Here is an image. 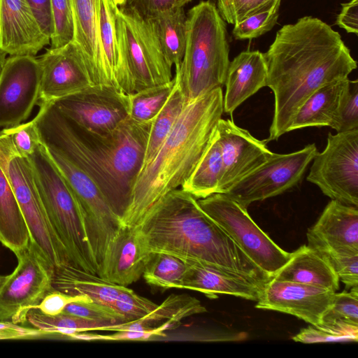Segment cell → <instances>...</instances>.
<instances>
[{"mask_svg":"<svg viewBox=\"0 0 358 358\" xmlns=\"http://www.w3.org/2000/svg\"><path fill=\"white\" fill-rule=\"evenodd\" d=\"M222 172V160L217 128L201 158L181 186L196 199L217 193Z\"/></svg>","mask_w":358,"mask_h":358,"instance_id":"4dcf8cb0","label":"cell"},{"mask_svg":"<svg viewBox=\"0 0 358 358\" xmlns=\"http://www.w3.org/2000/svg\"><path fill=\"white\" fill-rule=\"evenodd\" d=\"M177 326L171 322H164L162 325L155 327L148 331H117L114 334L101 335L87 333V331L78 332L69 336L73 340L79 341H148L155 336H164L165 330L172 329Z\"/></svg>","mask_w":358,"mask_h":358,"instance_id":"bcb514c9","label":"cell"},{"mask_svg":"<svg viewBox=\"0 0 358 358\" xmlns=\"http://www.w3.org/2000/svg\"><path fill=\"white\" fill-rule=\"evenodd\" d=\"M337 132L358 129V81H351L341 108L334 129Z\"/></svg>","mask_w":358,"mask_h":358,"instance_id":"7dc6e473","label":"cell"},{"mask_svg":"<svg viewBox=\"0 0 358 358\" xmlns=\"http://www.w3.org/2000/svg\"><path fill=\"white\" fill-rule=\"evenodd\" d=\"M152 255L138 227L122 225L107 245L97 275L109 282L127 287L143 275Z\"/></svg>","mask_w":358,"mask_h":358,"instance_id":"d6986e66","label":"cell"},{"mask_svg":"<svg viewBox=\"0 0 358 358\" xmlns=\"http://www.w3.org/2000/svg\"><path fill=\"white\" fill-rule=\"evenodd\" d=\"M322 326L327 327H358V286L350 292H335L329 307L322 318Z\"/></svg>","mask_w":358,"mask_h":358,"instance_id":"74e56055","label":"cell"},{"mask_svg":"<svg viewBox=\"0 0 358 358\" xmlns=\"http://www.w3.org/2000/svg\"><path fill=\"white\" fill-rule=\"evenodd\" d=\"M138 229L152 253L222 267L264 283L272 278L201 208L197 199L182 188L169 192L157 202Z\"/></svg>","mask_w":358,"mask_h":358,"instance_id":"3957f363","label":"cell"},{"mask_svg":"<svg viewBox=\"0 0 358 358\" xmlns=\"http://www.w3.org/2000/svg\"><path fill=\"white\" fill-rule=\"evenodd\" d=\"M37 59L40 103H53L94 85L84 56L73 41L50 47Z\"/></svg>","mask_w":358,"mask_h":358,"instance_id":"2e32d148","label":"cell"},{"mask_svg":"<svg viewBox=\"0 0 358 358\" xmlns=\"http://www.w3.org/2000/svg\"><path fill=\"white\" fill-rule=\"evenodd\" d=\"M292 340L295 342L303 343L357 342L358 331L310 324L308 327L302 329L297 334L294 336Z\"/></svg>","mask_w":358,"mask_h":358,"instance_id":"ee69618b","label":"cell"},{"mask_svg":"<svg viewBox=\"0 0 358 358\" xmlns=\"http://www.w3.org/2000/svg\"><path fill=\"white\" fill-rule=\"evenodd\" d=\"M97 30L102 61V85L121 92L115 29L118 6L113 0H97Z\"/></svg>","mask_w":358,"mask_h":358,"instance_id":"83f0119b","label":"cell"},{"mask_svg":"<svg viewBox=\"0 0 358 358\" xmlns=\"http://www.w3.org/2000/svg\"><path fill=\"white\" fill-rule=\"evenodd\" d=\"M78 301H92L87 296L71 295L52 289L34 309L48 315H57L63 313L68 304Z\"/></svg>","mask_w":358,"mask_h":358,"instance_id":"c3c4849f","label":"cell"},{"mask_svg":"<svg viewBox=\"0 0 358 358\" xmlns=\"http://www.w3.org/2000/svg\"><path fill=\"white\" fill-rule=\"evenodd\" d=\"M329 262L334 271L348 288L358 286V252H319Z\"/></svg>","mask_w":358,"mask_h":358,"instance_id":"f6af8a7d","label":"cell"},{"mask_svg":"<svg viewBox=\"0 0 358 358\" xmlns=\"http://www.w3.org/2000/svg\"><path fill=\"white\" fill-rule=\"evenodd\" d=\"M51 336L34 327L22 326L9 320H0V340H31Z\"/></svg>","mask_w":358,"mask_h":358,"instance_id":"681fc988","label":"cell"},{"mask_svg":"<svg viewBox=\"0 0 358 358\" xmlns=\"http://www.w3.org/2000/svg\"><path fill=\"white\" fill-rule=\"evenodd\" d=\"M15 255L17 265L0 286V320L24 324L28 313L53 289L55 266L31 239Z\"/></svg>","mask_w":358,"mask_h":358,"instance_id":"9c48e42d","label":"cell"},{"mask_svg":"<svg viewBox=\"0 0 358 358\" xmlns=\"http://www.w3.org/2000/svg\"><path fill=\"white\" fill-rule=\"evenodd\" d=\"M197 202L247 257L271 278L290 259L291 252L280 248L253 221L246 208L225 194L215 193L197 199Z\"/></svg>","mask_w":358,"mask_h":358,"instance_id":"ba28073f","label":"cell"},{"mask_svg":"<svg viewBox=\"0 0 358 358\" xmlns=\"http://www.w3.org/2000/svg\"><path fill=\"white\" fill-rule=\"evenodd\" d=\"M53 32L50 47L63 46L73 38L74 26L70 0H51Z\"/></svg>","mask_w":358,"mask_h":358,"instance_id":"60d3db41","label":"cell"},{"mask_svg":"<svg viewBox=\"0 0 358 358\" xmlns=\"http://www.w3.org/2000/svg\"><path fill=\"white\" fill-rule=\"evenodd\" d=\"M73 41L81 50L94 85H102V61L97 30V0H70Z\"/></svg>","mask_w":358,"mask_h":358,"instance_id":"484cf974","label":"cell"},{"mask_svg":"<svg viewBox=\"0 0 358 358\" xmlns=\"http://www.w3.org/2000/svg\"><path fill=\"white\" fill-rule=\"evenodd\" d=\"M7 275H0V286L3 284Z\"/></svg>","mask_w":358,"mask_h":358,"instance_id":"6f0895ef","label":"cell"},{"mask_svg":"<svg viewBox=\"0 0 358 358\" xmlns=\"http://www.w3.org/2000/svg\"><path fill=\"white\" fill-rule=\"evenodd\" d=\"M176 83L172 80L128 94L129 117L138 122H152L168 101Z\"/></svg>","mask_w":358,"mask_h":358,"instance_id":"e575fe53","label":"cell"},{"mask_svg":"<svg viewBox=\"0 0 358 358\" xmlns=\"http://www.w3.org/2000/svg\"><path fill=\"white\" fill-rule=\"evenodd\" d=\"M40 68L37 57H6L0 75V128L17 126L30 115L39 101Z\"/></svg>","mask_w":358,"mask_h":358,"instance_id":"9a60e30c","label":"cell"},{"mask_svg":"<svg viewBox=\"0 0 358 358\" xmlns=\"http://www.w3.org/2000/svg\"><path fill=\"white\" fill-rule=\"evenodd\" d=\"M63 313L107 324L126 322L124 317L111 306L94 301H78L68 304Z\"/></svg>","mask_w":358,"mask_h":358,"instance_id":"b9f144b4","label":"cell"},{"mask_svg":"<svg viewBox=\"0 0 358 358\" xmlns=\"http://www.w3.org/2000/svg\"><path fill=\"white\" fill-rule=\"evenodd\" d=\"M177 6V0H127L124 6L133 9L143 18L150 19Z\"/></svg>","mask_w":358,"mask_h":358,"instance_id":"f907efd6","label":"cell"},{"mask_svg":"<svg viewBox=\"0 0 358 358\" xmlns=\"http://www.w3.org/2000/svg\"><path fill=\"white\" fill-rule=\"evenodd\" d=\"M6 55H7L4 52L0 50V75L6 62Z\"/></svg>","mask_w":358,"mask_h":358,"instance_id":"db71d44e","label":"cell"},{"mask_svg":"<svg viewBox=\"0 0 358 358\" xmlns=\"http://www.w3.org/2000/svg\"><path fill=\"white\" fill-rule=\"evenodd\" d=\"M199 300L187 294H171L148 315L138 320L151 324L169 321L179 326L180 320L206 312Z\"/></svg>","mask_w":358,"mask_h":358,"instance_id":"8d00e7d4","label":"cell"},{"mask_svg":"<svg viewBox=\"0 0 358 358\" xmlns=\"http://www.w3.org/2000/svg\"><path fill=\"white\" fill-rule=\"evenodd\" d=\"M336 24L349 34H358V0L341 4Z\"/></svg>","mask_w":358,"mask_h":358,"instance_id":"f5cc1de1","label":"cell"},{"mask_svg":"<svg viewBox=\"0 0 358 358\" xmlns=\"http://www.w3.org/2000/svg\"><path fill=\"white\" fill-rule=\"evenodd\" d=\"M317 152L311 143L291 153H273L224 194L246 208L255 201L281 194L301 182Z\"/></svg>","mask_w":358,"mask_h":358,"instance_id":"4fadbf2b","label":"cell"},{"mask_svg":"<svg viewBox=\"0 0 358 358\" xmlns=\"http://www.w3.org/2000/svg\"><path fill=\"white\" fill-rule=\"evenodd\" d=\"M272 278L324 287L334 292L339 288L340 280L328 259L308 245L291 252L289 261Z\"/></svg>","mask_w":358,"mask_h":358,"instance_id":"cb8c5ba5","label":"cell"},{"mask_svg":"<svg viewBox=\"0 0 358 358\" xmlns=\"http://www.w3.org/2000/svg\"><path fill=\"white\" fill-rule=\"evenodd\" d=\"M0 167L13 189L31 240L55 268L69 264L66 252L46 215L28 158L0 153Z\"/></svg>","mask_w":358,"mask_h":358,"instance_id":"7c38bea8","label":"cell"},{"mask_svg":"<svg viewBox=\"0 0 358 358\" xmlns=\"http://www.w3.org/2000/svg\"><path fill=\"white\" fill-rule=\"evenodd\" d=\"M224 113L222 88L188 102L133 187L122 225L138 227L164 195L181 187L206 151Z\"/></svg>","mask_w":358,"mask_h":358,"instance_id":"277c9868","label":"cell"},{"mask_svg":"<svg viewBox=\"0 0 358 358\" xmlns=\"http://www.w3.org/2000/svg\"><path fill=\"white\" fill-rule=\"evenodd\" d=\"M119 73L122 91L131 94L172 80L166 60L148 19L122 6L115 12Z\"/></svg>","mask_w":358,"mask_h":358,"instance_id":"52a82bcc","label":"cell"},{"mask_svg":"<svg viewBox=\"0 0 358 358\" xmlns=\"http://www.w3.org/2000/svg\"><path fill=\"white\" fill-rule=\"evenodd\" d=\"M39 103L34 119L42 143L56 148L86 173L121 220L143 164L152 122L129 117L113 131L96 134L73 124L53 103Z\"/></svg>","mask_w":358,"mask_h":358,"instance_id":"7a4b0ae2","label":"cell"},{"mask_svg":"<svg viewBox=\"0 0 358 358\" xmlns=\"http://www.w3.org/2000/svg\"><path fill=\"white\" fill-rule=\"evenodd\" d=\"M53 104L73 124L96 134L113 131L129 117L128 94L110 86L94 85Z\"/></svg>","mask_w":358,"mask_h":358,"instance_id":"5bb4252c","label":"cell"},{"mask_svg":"<svg viewBox=\"0 0 358 358\" xmlns=\"http://www.w3.org/2000/svg\"><path fill=\"white\" fill-rule=\"evenodd\" d=\"M111 306L124 317L126 322H129L143 318L151 313L157 304L124 287Z\"/></svg>","mask_w":358,"mask_h":358,"instance_id":"7bdbcfd3","label":"cell"},{"mask_svg":"<svg viewBox=\"0 0 358 358\" xmlns=\"http://www.w3.org/2000/svg\"><path fill=\"white\" fill-rule=\"evenodd\" d=\"M187 103L176 80L168 101L152 121L143 166L155 157Z\"/></svg>","mask_w":358,"mask_h":358,"instance_id":"1f68e13d","label":"cell"},{"mask_svg":"<svg viewBox=\"0 0 358 358\" xmlns=\"http://www.w3.org/2000/svg\"><path fill=\"white\" fill-rule=\"evenodd\" d=\"M267 68L264 53L246 50L229 62L223 95L224 112L232 115L245 100L266 87Z\"/></svg>","mask_w":358,"mask_h":358,"instance_id":"603a6c76","label":"cell"},{"mask_svg":"<svg viewBox=\"0 0 358 358\" xmlns=\"http://www.w3.org/2000/svg\"><path fill=\"white\" fill-rule=\"evenodd\" d=\"M42 143L34 119L0 130V153L28 158Z\"/></svg>","mask_w":358,"mask_h":358,"instance_id":"d590c367","label":"cell"},{"mask_svg":"<svg viewBox=\"0 0 358 358\" xmlns=\"http://www.w3.org/2000/svg\"><path fill=\"white\" fill-rule=\"evenodd\" d=\"M281 2L271 8L252 15L234 24L232 35L236 39H253L271 30L276 24Z\"/></svg>","mask_w":358,"mask_h":358,"instance_id":"f35d334b","label":"cell"},{"mask_svg":"<svg viewBox=\"0 0 358 358\" xmlns=\"http://www.w3.org/2000/svg\"><path fill=\"white\" fill-rule=\"evenodd\" d=\"M222 172L217 193L234 185L267 162L273 155L265 141L255 138L231 120L220 119L217 126Z\"/></svg>","mask_w":358,"mask_h":358,"instance_id":"e0dca14e","label":"cell"},{"mask_svg":"<svg viewBox=\"0 0 358 358\" xmlns=\"http://www.w3.org/2000/svg\"><path fill=\"white\" fill-rule=\"evenodd\" d=\"M307 238L308 245L318 252H358V208L331 200Z\"/></svg>","mask_w":358,"mask_h":358,"instance_id":"7402d4cb","label":"cell"},{"mask_svg":"<svg viewBox=\"0 0 358 358\" xmlns=\"http://www.w3.org/2000/svg\"><path fill=\"white\" fill-rule=\"evenodd\" d=\"M187 267L186 262L175 256L152 253L142 276L151 286L162 289L182 288Z\"/></svg>","mask_w":358,"mask_h":358,"instance_id":"836d02e7","label":"cell"},{"mask_svg":"<svg viewBox=\"0 0 358 358\" xmlns=\"http://www.w3.org/2000/svg\"><path fill=\"white\" fill-rule=\"evenodd\" d=\"M186 19L184 6H175L148 19L169 63L179 67L186 45Z\"/></svg>","mask_w":358,"mask_h":358,"instance_id":"f546056e","label":"cell"},{"mask_svg":"<svg viewBox=\"0 0 358 358\" xmlns=\"http://www.w3.org/2000/svg\"><path fill=\"white\" fill-rule=\"evenodd\" d=\"M30 239L13 189L0 167V242L16 255Z\"/></svg>","mask_w":358,"mask_h":358,"instance_id":"f1b7e54d","label":"cell"},{"mask_svg":"<svg viewBox=\"0 0 358 358\" xmlns=\"http://www.w3.org/2000/svg\"><path fill=\"white\" fill-rule=\"evenodd\" d=\"M350 80L346 78L326 85L313 93L299 108L288 131L312 127L334 129Z\"/></svg>","mask_w":358,"mask_h":358,"instance_id":"d4e9b609","label":"cell"},{"mask_svg":"<svg viewBox=\"0 0 358 358\" xmlns=\"http://www.w3.org/2000/svg\"><path fill=\"white\" fill-rule=\"evenodd\" d=\"M28 159L46 215L69 264L97 274L99 266L87 237L84 215L71 188L43 143Z\"/></svg>","mask_w":358,"mask_h":358,"instance_id":"8992f818","label":"cell"},{"mask_svg":"<svg viewBox=\"0 0 358 358\" xmlns=\"http://www.w3.org/2000/svg\"><path fill=\"white\" fill-rule=\"evenodd\" d=\"M27 322L33 327L50 334H59L66 337L78 332L101 331L103 327L110 325L65 313L48 315L37 309H31L28 313Z\"/></svg>","mask_w":358,"mask_h":358,"instance_id":"d6a6232c","label":"cell"},{"mask_svg":"<svg viewBox=\"0 0 358 358\" xmlns=\"http://www.w3.org/2000/svg\"><path fill=\"white\" fill-rule=\"evenodd\" d=\"M192 0H177L179 6H184L186 3L192 1Z\"/></svg>","mask_w":358,"mask_h":358,"instance_id":"9f6ffc18","label":"cell"},{"mask_svg":"<svg viewBox=\"0 0 358 358\" xmlns=\"http://www.w3.org/2000/svg\"><path fill=\"white\" fill-rule=\"evenodd\" d=\"M281 0H217V8L227 23L236 24L246 17L271 8Z\"/></svg>","mask_w":358,"mask_h":358,"instance_id":"ab89813d","label":"cell"},{"mask_svg":"<svg viewBox=\"0 0 358 358\" xmlns=\"http://www.w3.org/2000/svg\"><path fill=\"white\" fill-rule=\"evenodd\" d=\"M313 161L307 180L331 200L358 208V129L329 133Z\"/></svg>","mask_w":358,"mask_h":358,"instance_id":"30bf717a","label":"cell"},{"mask_svg":"<svg viewBox=\"0 0 358 358\" xmlns=\"http://www.w3.org/2000/svg\"><path fill=\"white\" fill-rule=\"evenodd\" d=\"M186 262L187 267L182 289L199 292L211 299L224 294L257 301L266 284L222 267L199 262Z\"/></svg>","mask_w":358,"mask_h":358,"instance_id":"44dd1931","label":"cell"},{"mask_svg":"<svg viewBox=\"0 0 358 358\" xmlns=\"http://www.w3.org/2000/svg\"><path fill=\"white\" fill-rule=\"evenodd\" d=\"M52 287L68 294L87 296L94 302L112 306L124 286L109 282L97 274L66 264L55 268Z\"/></svg>","mask_w":358,"mask_h":358,"instance_id":"4316f807","label":"cell"},{"mask_svg":"<svg viewBox=\"0 0 358 358\" xmlns=\"http://www.w3.org/2000/svg\"><path fill=\"white\" fill-rule=\"evenodd\" d=\"M229 62L226 22L215 1H201L187 14L185 53L174 76L187 103L222 88Z\"/></svg>","mask_w":358,"mask_h":358,"instance_id":"5b68a950","label":"cell"},{"mask_svg":"<svg viewBox=\"0 0 358 358\" xmlns=\"http://www.w3.org/2000/svg\"><path fill=\"white\" fill-rule=\"evenodd\" d=\"M335 292L324 287L272 278L265 284L255 308L289 314L318 326Z\"/></svg>","mask_w":358,"mask_h":358,"instance_id":"ac0fdd59","label":"cell"},{"mask_svg":"<svg viewBox=\"0 0 358 358\" xmlns=\"http://www.w3.org/2000/svg\"><path fill=\"white\" fill-rule=\"evenodd\" d=\"M127 0H113V1L115 3V5H117L118 7L124 6Z\"/></svg>","mask_w":358,"mask_h":358,"instance_id":"11a10c76","label":"cell"},{"mask_svg":"<svg viewBox=\"0 0 358 358\" xmlns=\"http://www.w3.org/2000/svg\"><path fill=\"white\" fill-rule=\"evenodd\" d=\"M264 55L266 87L274 94L266 143L289 132L296 113L313 93L348 78L357 66L339 33L313 16L282 26Z\"/></svg>","mask_w":358,"mask_h":358,"instance_id":"6da1fadb","label":"cell"},{"mask_svg":"<svg viewBox=\"0 0 358 358\" xmlns=\"http://www.w3.org/2000/svg\"><path fill=\"white\" fill-rule=\"evenodd\" d=\"M50 39L27 0H0V50L9 56H35Z\"/></svg>","mask_w":358,"mask_h":358,"instance_id":"ffe728a7","label":"cell"},{"mask_svg":"<svg viewBox=\"0 0 358 358\" xmlns=\"http://www.w3.org/2000/svg\"><path fill=\"white\" fill-rule=\"evenodd\" d=\"M44 34L51 38L53 24L51 0H27Z\"/></svg>","mask_w":358,"mask_h":358,"instance_id":"816d5d0a","label":"cell"},{"mask_svg":"<svg viewBox=\"0 0 358 358\" xmlns=\"http://www.w3.org/2000/svg\"><path fill=\"white\" fill-rule=\"evenodd\" d=\"M44 145L78 201L87 237L99 266L108 244L122 226L121 220L100 188L86 173L56 148Z\"/></svg>","mask_w":358,"mask_h":358,"instance_id":"8fae6325","label":"cell"}]
</instances>
